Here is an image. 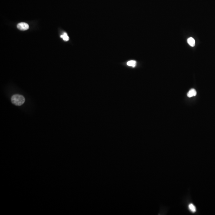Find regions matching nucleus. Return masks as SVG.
<instances>
[{
	"label": "nucleus",
	"mask_w": 215,
	"mask_h": 215,
	"mask_svg": "<svg viewBox=\"0 0 215 215\" xmlns=\"http://www.w3.org/2000/svg\"><path fill=\"white\" fill-rule=\"evenodd\" d=\"M11 100L12 103L16 106H20L24 103L25 100L22 95L16 94L12 96Z\"/></svg>",
	"instance_id": "f257e3e1"
},
{
	"label": "nucleus",
	"mask_w": 215,
	"mask_h": 215,
	"mask_svg": "<svg viewBox=\"0 0 215 215\" xmlns=\"http://www.w3.org/2000/svg\"><path fill=\"white\" fill-rule=\"evenodd\" d=\"M17 28L18 29L22 31H24V30H28L29 28V26L28 25V24L27 23H25V22H21V23H19L18 24Z\"/></svg>",
	"instance_id": "f03ea898"
},
{
	"label": "nucleus",
	"mask_w": 215,
	"mask_h": 215,
	"mask_svg": "<svg viewBox=\"0 0 215 215\" xmlns=\"http://www.w3.org/2000/svg\"><path fill=\"white\" fill-rule=\"evenodd\" d=\"M196 94H197V92L196 90L194 88H192L189 91V92L187 93V96L189 98L192 97L194 96H196Z\"/></svg>",
	"instance_id": "7ed1b4c3"
},
{
	"label": "nucleus",
	"mask_w": 215,
	"mask_h": 215,
	"mask_svg": "<svg viewBox=\"0 0 215 215\" xmlns=\"http://www.w3.org/2000/svg\"><path fill=\"white\" fill-rule=\"evenodd\" d=\"M188 44H189L190 46L192 47H194L195 46V42L194 39L192 37H189L187 40Z\"/></svg>",
	"instance_id": "20e7f679"
},
{
	"label": "nucleus",
	"mask_w": 215,
	"mask_h": 215,
	"mask_svg": "<svg viewBox=\"0 0 215 215\" xmlns=\"http://www.w3.org/2000/svg\"><path fill=\"white\" fill-rule=\"evenodd\" d=\"M189 208L192 212L195 213L196 211V207L192 204H191L189 205Z\"/></svg>",
	"instance_id": "39448f33"
},
{
	"label": "nucleus",
	"mask_w": 215,
	"mask_h": 215,
	"mask_svg": "<svg viewBox=\"0 0 215 215\" xmlns=\"http://www.w3.org/2000/svg\"><path fill=\"white\" fill-rule=\"evenodd\" d=\"M127 65L129 66L135 68L136 65V61H135L131 60L129 61L127 63Z\"/></svg>",
	"instance_id": "423d86ee"
},
{
	"label": "nucleus",
	"mask_w": 215,
	"mask_h": 215,
	"mask_svg": "<svg viewBox=\"0 0 215 215\" xmlns=\"http://www.w3.org/2000/svg\"><path fill=\"white\" fill-rule=\"evenodd\" d=\"M61 37L63 38V39L65 41H68L69 40V38L68 36L67 33H64L63 35L61 36Z\"/></svg>",
	"instance_id": "0eeeda50"
}]
</instances>
